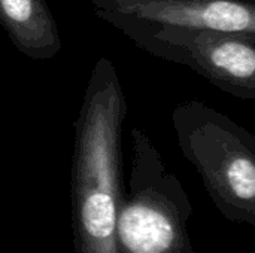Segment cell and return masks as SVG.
<instances>
[{
    "mask_svg": "<svg viewBox=\"0 0 255 253\" xmlns=\"http://www.w3.org/2000/svg\"><path fill=\"white\" fill-rule=\"evenodd\" d=\"M128 188L117 221L118 253H196L188 236L193 204L149 136L133 128Z\"/></svg>",
    "mask_w": 255,
    "mask_h": 253,
    "instance_id": "obj_3",
    "label": "cell"
},
{
    "mask_svg": "<svg viewBox=\"0 0 255 253\" xmlns=\"http://www.w3.org/2000/svg\"><path fill=\"white\" fill-rule=\"evenodd\" d=\"M172 124L217 210L230 222L255 227L254 134L200 100L178 104Z\"/></svg>",
    "mask_w": 255,
    "mask_h": 253,
    "instance_id": "obj_2",
    "label": "cell"
},
{
    "mask_svg": "<svg viewBox=\"0 0 255 253\" xmlns=\"http://www.w3.org/2000/svg\"><path fill=\"white\" fill-rule=\"evenodd\" d=\"M94 15L117 30L215 28L255 34L254 0H87Z\"/></svg>",
    "mask_w": 255,
    "mask_h": 253,
    "instance_id": "obj_5",
    "label": "cell"
},
{
    "mask_svg": "<svg viewBox=\"0 0 255 253\" xmlns=\"http://www.w3.org/2000/svg\"><path fill=\"white\" fill-rule=\"evenodd\" d=\"M126 115L127 100L115 64L100 57L75 121L70 188L75 253H118Z\"/></svg>",
    "mask_w": 255,
    "mask_h": 253,
    "instance_id": "obj_1",
    "label": "cell"
},
{
    "mask_svg": "<svg viewBox=\"0 0 255 253\" xmlns=\"http://www.w3.org/2000/svg\"><path fill=\"white\" fill-rule=\"evenodd\" d=\"M121 33L151 55L190 67L233 97L255 98V34L185 27H127Z\"/></svg>",
    "mask_w": 255,
    "mask_h": 253,
    "instance_id": "obj_4",
    "label": "cell"
},
{
    "mask_svg": "<svg viewBox=\"0 0 255 253\" xmlns=\"http://www.w3.org/2000/svg\"><path fill=\"white\" fill-rule=\"evenodd\" d=\"M0 25L16 51L28 58L51 60L63 46L45 0H0Z\"/></svg>",
    "mask_w": 255,
    "mask_h": 253,
    "instance_id": "obj_6",
    "label": "cell"
}]
</instances>
